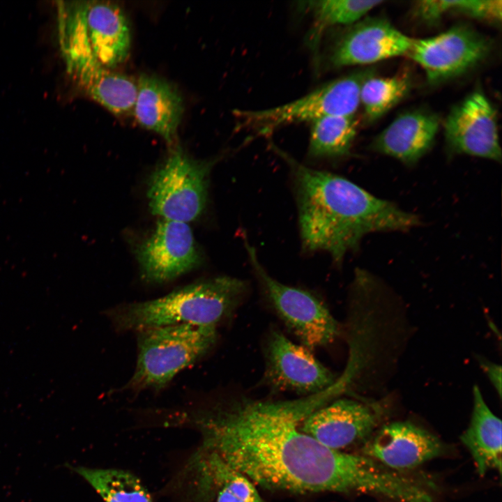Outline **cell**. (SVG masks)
Segmentation results:
<instances>
[{
    "label": "cell",
    "mask_w": 502,
    "mask_h": 502,
    "mask_svg": "<svg viewBox=\"0 0 502 502\" xmlns=\"http://www.w3.org/2000/svg\"><path fill=\"white\" fill-rule=\"evenodd\" d=\"M289 401L239 397L194 414L204 449L264 488L294 494L391 492L393 472L362 454L330 449L301 428Z\"/></svg>",
    "instance_id": "obj_1"
},
{
    "label": "cell",
    "mask_w": 502,
    "mask_h": 502,
    "mask_svg": "<svg viewBox=\"0 0 502 502\" xmlns=\"http://www.w3.org/2000/svg\"><path fill=\"white\" fill-rule=\"evenodd\" d=\"M248 291L245 281L218 276L191 284L160 298L106 310L119 331L177 324L217 328L228 320Z\"/></svg>",
    "instance_id": "obj_3"
},
{
    "label": "cell",
    "mask_w": 502,
    "mask_h": 502,
    "mask_svg": "<svg viewBox=\"0 0 502 502\" xmlns=\"http://www.w3.org/2000/svg\"><path fill=\"white\" fill-rule=\"evenodd\" d=\"M413 38L382 17L360 20L346 30L332 45L330 66H364L407 55Z\"/></svg>",
    "instance_id": "obj_13"
},
{
    "label": "cell",
    "mask_w": 502,
    "mask_h": 502,
    "mask_svg": "<svg viewBox=\"0 0 502 502\" xmlns=\"http://www.w3.org/2000/svg\"><path fill=\"white\" fill-rule=\"evenodd\" d=\"M59 40L67 72L91 99L116 116L132 114L137 81L105 68L90 47L85 15L73 10L58 20Z\"/></svg>",
    "instance_id": "obj_5"
},
{
    "label": "cell",
    "mask_w": 502,
    "mask_h": 502,
    "mask_svg": "<svg viewBox=\"0 0 502 502\" xmlns=\"http://www.w3.org/2000/svg\"><path fill=\"white\" fill-rule=\"evenodd\" d=\"M136 254L143 279L153 283L171 281L200 263V254L189 225L166 219L158 222Z\"/></svg>",
    "instance_id": "obj_12"
},
{
    "label": "cell",
    "mask_w": 502,
    "mask_h": 502,
    "mask_svg": "<svg viewBox=\"0 0 502 502\" xmlns=\"http://www.w3.org/2000/svg\"><path fill=\"white\" fill-rule=\"evenodd\" d=\"M473 405L467 429L460 436L480 476L490 470L501 472L502 423L485 402L477 386L473 390Z\"/></svg>",
    "instance_id": "obj_19"
},
{
    "label": "cell",
    "mask_w": 502,
    "mask_h": 502,
    "mask_svg": "<svg viewBox=\"0 0 502 502\" xmlns=\"http://www.w3.org/2000/svg\"><path fill=\"white\" fill-rule=\"evenodd\" d=\"M216 502H244L241 499L225 489H218Z\"/></svg>",
    "instance_id": "obj_28"
},
{
    "label": "cell",
    "mask_w": 502,
    "mask_h": 502,
    "mask_svg": "<svg viewBox=\"0 0 502 502\" xmlns=\"http://www.w3.org/2000/svg\"><path fill=\"white\" fill-rule=\"evenodd\" d=\"M85 479L105 502H152L148 490L132 473L121 469L77 466Z\"/></svg>",
    "instance_id": "obj_21"
},
{
    "label": "cell",
    "mask_w": 502,
    "mask_h": 502,
    "mask_svg": "<svg viewBox=\"0 0 502 502\" xmlns=\"http://www.w3.org/2000/svg\"><path fill=\"white\" fill-rule=\"evenodd\" d=\"M265 367L262 384L273 391H290L312 396L332 386L335 375L310 352L271 328L263 347Z\"/></svg>",
    "instance_id": "obj_9"
},
{
    "label": "cell",
    "mask_w": 502,
    "mask_h": 502,
    "mask_svg": "<svg viewBox=\"0 0 502 502\" xmlns=\"http://www.w3.org/2000/svg\"><path fill=\"white\" fill-rule=\"evenodd\" d=\"M379 420L375 408L357 400L336 398L307 415L301 428L327 448L342 451L363 444L374 434Z\"/></svg>",
    "instance_id": "obj_14"
},
{
    "label": "cell",
    "mask_w": 502,
    "mask_h": 502,
    "mask_svg": "<svg viewBox=\"0 0 502 502\" xmlns=\"http://www.w3.org/2000/svg\"><path fill=\"white\" fill-rule=\"evenodd\" d=\"M204 469L208 480L218 489H225L244 502H266L250 479L230 466L216 454L205 451Z\"/></svg>",
    "instance_id": "obj_24"
},
{
    "label": "cell",
    "mask_w": 502,
    "mask_h": 502,
    "mask_svg": "<svg viewBox=\"0 0 502 502\" xmlns=\"http://www.w3.org/2000/svg\"><path fill=\"white\" fill-rule=\"evenodd\" d=\"M291 402H292V400H291ZM293 404H294V403H293ZM294 405H295V404H294ZM295 406H296V405H295ZM296 407H297V406H296ZM297 408H298V407H297ZM298 409L301 410L300 409ZM303 413H304V412H303ZM305 415H306V414H305Z\"/></svg>",
    "instance_id": "obj_29"
},
{
    "label": "cell",
    "mask_w": 502,
    "mask_h": 502,
    "mask_svg": "<svg viewBox=\"0 0 502 502\" xmlns=\"http://www.w3.org/2000/svg\"><path fill=\"white\" fill-rule=\"evenodd\" d=\"M137 86L132 111L135 120L142 127L173 143L184 111L181 94L167 80L148 74L139 77Z\"/></svg>",
    "instance_id": "obj_17"
},
{
    "label": "cell",
    "mask_w": 502,
    "mask_h": 502,
    "mask_svg": "<svg viewBox=\"0 0 502 502\" xmlns=\"http://www.w3.org/2000/svg\"><path fill=\"white\" fill-rule=\"evenodd\" d=\"M457 1L423 0L416 3L413 11L418 20L429 24H435L449 13H455Z\"/></svg>",
    "instance_id": "obj_26"
},
{
    "label": "cell",
    "mask_w": 502,
    "mask_h": 502,
    "mask_svg": "<svg viewBox=\"0 0 502 502\" xmlns=\"http://www.w3.org/2000/svg\"><path fill=\"white\" fill-rule=\"evenodd\" d=\"M482 367H484L485 372H487L489 379L491 380L492 384L495 386L496 390L499 393V396L501 395V367L499 365H497L496 364L489 363V362H484L482 363Z\"/></svg>",
    "instance_id": "obj_27"
},
{
    "label": "cell",
    "mask_w": 502,
    "mask_h": 502,
    "mask_svg": "<svg viewBox=\"0 0 502 502\" xmlns=\"http://www.w3.org/2000/svg\"><path fill=\"white\" fill-rule=\"evenodd\" d=\"M501 3V0H462L458 13L480 20L500 22Z\"/></svg>",
    "instance_id": "obj_25"
},
{
    "label": "cell",
    "mask_w": 502,
    "mask_h": 502,
    "mask_svg": "<svg viewBox=\"0 0 502 502\" xmlns=\"http://www.w3.org/2000/svg\"><path fill=\"white\" fill-rule=\"evenodd\" d=\"M383 2L380 0H321L305 2L313 17V26L310 34L312 46L317 47L321 36L326 29L337 25L351 26Z\"/></svg>",
    "instance_id": "obj_23"
},
{
    "label": "cell",
    "mask_w": 502,
    "mask_h": 502,
    "mask_svg": "<svg viewBox=\"0 0 502 502\" xmlns=\"http://www.w3.org/2000/svg\"><path fill=\"white\" fill-rule=\"evenodd\" d=\"M373 73V68L357 70L284 105L257 110H238L235 113L240 128L268 137L288 124L312 123L328 116H354L360 106L361 85Z\"/></svg>",
    "instance_id": "obj_6"
},
{
    "label": "cell",
    "mask_w": 502,
    "mask_h": 502,
    "mask_svg": "<svg viewBox=\"0 0 502 502\" xmlns=\"http://www.w3.org/2000/svg\"><path fill=\"white\" fill-rule=\"evenodd\" d=\"M137 359L126 388L159 390L215 346L217 328L177 324L136 331Z\"/></svg>",
    "instance_id": "obj_4"
},
{
    "label": "cell",
    "mask_w": 502,
    "mask_h": 502,
    "mask_svg": "<svg viewBox=\"0 0 502 502\" xmlns=\"http://www.w3.org/2000/svg\"><path fill=\"white\" fill-rule=\"evenodd\" d=\"M85 22L92 52L105 68L111 70L126 61L131 34L119 6L109 1H85Z\"/></svg>",
    "instance_id": "obj_18"
},
{
    "label": "cell",
    "mask_w": 502,
    "mask_h": 502,
    "mask_svg": "<svg viewBox=\"0 0 502 502\" xmlns=\"http://www.w3.org/2000/svg\"><path fill=\"white\" fill-rule=\"evenodd\" d=\"M446 451V445L436 436L409 421L383 425L361 448L362 455L402 472L441 457Z\"/></svg>",
    "instance_id": "obj_15"
},
{
    "label": "cell",
    "mask_w": 502,
    "mask_h": 502,
    "mask_svg": "<svg viewBox=\"0 0 502 502\" xmlns=\"http://www.w3.org/2000/svg\"><path fill=\"white\" fill-rule=\"evenodd\" d=\"M308 155L337 158L348 155L356 138V116H328L310 123Z\"/></svg>",
    "instance_id": "obj_20"
},
{
    "label": "cell",
    "mask_w": 502,
    "mask_h": 502,
    "mask_svg": "<svg viewBox=\"0 0 502 502\" xmlns=\"http://www.w3.org/2000/svg\"><path fill=\"white\" fill-rule=\"evenodd\" d=\"M443 128L452 153L501 161L496 111L481 90L472 91L451 108Z\"/></svg>",
    "instance_id": "obj_11"
},
{
    "label": "cell",
    "mask_w": 502,
    "mask_h": 502,
    "mask_svg": "<svg viewBox=\"0 0 502 502\" xmlns=\"http://www.w3.org/2000/svg\"><path fill=\"white\" fill-rule=\"evenodd\" d=\"M288 165L298 208L302 246L324 251L340 264L370 233L405 231L420 223L417 215L378 198L349 180L305 166L273 144Z\"/></svg>",
    "instance_id": "obj_2"
},
{
    "label": "cell",
    "mask_w": 502,
    "mask_h": 502,
    "mask_svg": "<svg viewBox=\"0 0 502 502\" xmlns=\"http://www.w3.org/2000/svg\"><path fill=\"white\" fill-rule=\"evenodd\" d=\"M250 262L262 290L284 324L308 349L326 346L340 327L324 303L311 292L286 285L271 277L259 263L255 249L244 237Z\"/></svg>",
    "instance_id": "obj_8"
},
{
    "label": "cell",
    "mask_w": 502,
    "mask_h": 502,
    "mask_svg": "<svg viewBox=\"0 0 502 502\" xmlns=\"http://www.w3.org/2000/svg\"><path fill=\"white\" fill-rule=\"evenodd\" d=\"M213 164L195 160L178 147L174 149L150 177L147 196L151 212L185 223L198 218L206 206Z\"/></svg>",
    "instance_id": "obj_7"
},
{
    "label": "cell",
    "mask_w": 502,
    "mask_h": 502,
    "mask_svg": "<svg viewBox=\"0 0 502 502\" xmlns=\"http://www.w3.org/2000/svg\"><path fill=\"white\" fill-rule=\"evenodd\" d=\"M490 39L467 25H456L434 36L413 39L407 54L436 85L459 77L485 59Z\"/></svg>",
    "instance_id": "obj_10"
},
{
    "label": "cell",
    "mask_w": 502,
    "mask_h": 502,
    "mask_svg": "<svg viewBox=\"0 0 502 502\" xmlns=\"http://www.w3.org/2000/svg\"><path fill=\"white\" fill-rule=\"evenodd\" d=\"M439 128V119L435 113L424 109L406 111L378 134L370 147L374 152L413 165L432 148Z\"/></svg>",
    "instance_id": "obj_16"
},
{
    "label": "cell",
    "mask_w": 502,
    "mask_h": 502,
    "mask_svg": "<svg viewBox=\"0 0 502 502\" xmlns=\"http://www.w3.org/2000/svg\"><path fill=\"white\" fill-rule=\"evenodd\" d=\"M376 73L363 82L360 91V105L363 109L366 123H372L402 100L411 89L407 75L376 77Z\"/></svg>",
    "instance_id": "obj_22"
}]
</instances>
